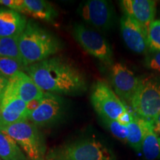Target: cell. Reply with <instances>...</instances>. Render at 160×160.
Instances as JSON below:
<instances>
[{
  "mask_svg": "<svg viewBox=\"0 0 160 160\" xmlns=\"http://www.w3.org/2000/svg\"><path fill=\"white\" fill-rule=\"evenodd\" d=\"M64 105V100L59 95L44 92L41 104L29 113L28 120L37 126L51 125L62 114Z\"/></svg>",
  "mask_w": 160,
  "mask_h": 160,
  "instance_id": "cell-9",
  "label": "cell"
},
{
  "mask_svg": "<svg viewBox=\"0 0 160 160\" xmlns=\"http://www.w3.org/2000/svg\"><path fill=\"white\" fill-rule=\"evenodd\" d=\"M0 4L20 13H23L25 8L24 0H0Z\"/></svg>",
  "mask_w": 160,
  "mask_h": 160,
  "instance_id": "cell-25",
  "label": "cell"
},
{
  "mask_svg": "<svg viewBox=\"0 0 160 160\" xmlns=\"http://www.w3.org/2000/svg\"><path fill=\"white\" fill-rule=\"evenodd\" d=\"M19 37H0V58H13L22 61L19 48Z\"/></svg>",
  "mask_w": 160,
  "mask_h": 160,
  "instance_id": "cell-20",
  "label": "cell"
},
{
  "mask_svg": "<svg viewBox=\"0 0 160 160\" xmlns=\"http://www.w3.org/2000/svg\"><path fill=\"white\" fill-rule=\"evenodd\" d=\"M25 71L45 93L74 95L86 90L82 72L73 64L59 57H51L26 67Z\"/></svg>",
  "mask_w": 160,
  "mask_h": 160,
  "instance_id": "cell-1",
  "label": "cell"
},
{
  "mask_svg": "<svg viewBox=\"0 0 160 160\" xmlns=\"http://www.w3.org/2000/svg\"><path fill=\"white\" fill-rule=\"evenodd\" d=\"M145 64L149 69L160 73V51L152 52L146 58Z\"/></svg>",
  "mask_w": 160,
  "mask_h": 160,
  "instance_id": "cell-24",
  "label": "cell"
},
{
  "mask_svg": "<svg viewBox=\"0 0 160 160\" xmlns=\"http://www.w3.org/2000/svg\"><path fill=\"white\" fill-rule=\"evenodd\" d=\"M48 158L49 160H113V155L99 141L87 139L51 151Z\"/></svg>",
  "mask_w": 160,
  "mask_h": 160,
  "instance_id": "cell-3",
  "label": "cell"
},
{
  "mask_svg": "<svg viewBox=\"0 0 160 160\" xmlns=\"http://www.w3.org/2000/svg\"><path fill=\"white\" fill-rule=\"evenodd\" d=\"M131 104L135 115L153 123L160 112V81L153 78L140 79Z\"/></svg>",
  "mask_w": 160,
  "mask_h": 160,
  "instance_id": "cell-5",
  "label": "cell"
},
{
  "mask_svg": "<svg viewBox=\"0 0 160 160\" xmlns=\"http://www.w3.org/2000/svg\"><path fill=\"white\" fill-rule=\"evenodd\" d=\"M24 14L32 16L36 19L52 22L57 17L58 13L48 2L44 0H24Z\"/></svg>",
  "mask_w": 160,
  "mask_h": 160,
  "instance_id": "cell-16",
  "label": "cell"
},
{
  "mask_svg": "<svg viewBox=\"0 0 160 160\" xmlns=\"http://www.w3.org/2000/svg\"><path fill=\"white\" fill-rule=\"evenodd\" d=\"M142 151L147 160H156L160 158V141L153 131L152 123L146 125Z\"/></svg>",
  "mask_w": 160,
  "mask_h": 160,
  "instance_id": "cell-19",
  "label": "cell"
},
{
  "mask_svg": "<svg viewBox=\"0 0 160 160\" xmlns=\"http://www.w3.org/2000/svg\"><path fill=\"white\" fill-rule=\"evenodd\" d=\"M132 119H133V113H131L128 111H127L124 113L122 115L120 116L117 122H119L122 125H128L132 121Z\"/></svg>",
  "mask_w": 160,
  "mask_h": 160,
  "instance_id": "cell-27",
  "label": "cell"
},
{
  "mask_svg": "<svg viewBox=\"0 0 160 160\" xmlns=\"http://www.w3.org/2000/svg\"><path fill=\"white\" fill-rule=\"evenodd\" d=\"M0 160H1V159H0Z\"/></svg>",
  "mask_w": 160,
  "mask_h": 160,
  "instance_id": "cell-30",
  "label": "cell"
},
{
  "mask_svg": "<svg viewBox=\"0 0 160 160\" xmlns=\"http://www.w3.org/2000/svg\"><path fill=\"white\" fill-rule=\"evenodd\" d=\"M0 157L3 160H28L13 138L0 131Z\"/></svg>",
  "mask_w": 160,
  "mask_h": 160,
  "instance_id": "cell-17",
  "label": "cell"
},
{
  "mask_svg": "<svg viewBox=\"0 0 160 160\" xmlns=\"http://www.w3.org/2000/svg\"><path fill=\"white\" fill-rule=\"evenodd\" d=\"M92 105L101 118L117 121L128 111L122 102L105 82L98 80L93 84L91 93Z\"/></svg>",
  "mask_w": 160,
  "mask_h": 160,
  "instance_id": "cell-6",
  "label": "cell"
},
{
  "mask_svg": "<svg viewBox=\"0 0 160 160\" xmlns=\"http://www.w3.org/2000/svg\"><path fill=\"white\" fill-rule=\"evenodd\" d=\"M77 13L88 24L100 31L111 29L115 22L113 6L105 0H89L81 3Z\"/></svg>",
  "mask_w": 160,
  "mask_h": 160,
  "instance_id": "cell-8",
  "label": "cell"
},
{
  "mask_svg": "<svg viewBox=\"0 0 160 160\" xmlns=\"http://www.w3.org/2000/svg\"><path fill=\"white\" fill-rule=\"evenodd\" d=\"M5 88L25 103L44 95V92L24 71L18 72L10 78Z\"/></svg>",
  "mask_w": 160,
  "mask_h": 160,
  "instance_id": "cell-14",
  "label": "cell"
},
{
  "mask_svg": "<svg viewBox=\"0 0 160 160\" xmlns=\"http://www.w3.org/2000/svg\"><path fill=\"white\" fill-rule=\"evenodd\" d=\"M19 48L25 67L51 58L61 49V43L50 32L32 21L19 37Z\"/></svg>",
  "mask_w": 160,
  "mask_h": 160,
  "instance_id": "cell-2",
  "label": "cell"
},
{
  "mask_svg": "<svg viewBox=\"0 0 160 160\" xmlns=\"http://www.w3.org/2000/svg\"><path fill=\"white\" fill-rule=\"evenodd\" d=\"M25 68L22 60L8 57L0 58V74L7 79Z\"/></svg>",
  "mask_w": 160,
  "mask_h": 160,
  "instance_id": "cell-21",
  "label": "cell"
},
{
  "mask_svg": "<svg viewBox=\"0 0 160 160\" xmlns=\"http://www.w3.org/2000/svg\"><path fill=\"white\" fill-rule=\"evenodd\" d=\"M148 42L152 52L160 51V19L153 20L148 28Z\"/></svg>",
  "mask_w": 160,
  "mask_h": 160,
  "instance_id": "cell-22",
  "label": "cell"
},
{
  "mask_svg": "<svg viewBox=\"0 0 160 160\" xmlns=\"http://www.w3.org/2000/svg\"><path fill=\"white\" fill-rule=\"evenodd\" d=\"M147 122L137 115L133 114V119L128 125V136L127 142L136 151L140 152L142 151V145L145 136Z\"/></svg>",
  "mask_w": 160,
  "mask_h": 160,
  "instance_id": "cell-18",
  "label": "cell"
},
{
  "mask_svg": "<svg viewBox=\"0 0 160 160\" xmlns=\"http://www.w3.org/2000/svg\"><path fill=\"white\" fill-rule=\"evenodd\" d=\"M72 35L85 51L102 62L113 64V51L108 42L101 34L81 24H77L72 30Z\"/></svg>",
  "mask_w": 160,
  "mask_h": 160,
  "instance_id": "cell-7",
  "label": "cell"
},
{
  "mask_svg": "<svg viewBox=\"0 0 160 160\" xmlns=\"http://www.w3.org/2000/svg\"><path fill=\"white\" fill-rule=\"evenodd\" d=\"M8 79H7L3 76L0 74V93L5 90L8 85Z\"/></svg>",
  "mask_w": 160,
  "mask_h": 160,
  "instance_id": "cell-29",
  "label": "cell"
},
{
  "mask_svg": "<svg viewBox=\"0 0 160 160\" xmlns=\"http://www.w3.org/2000/svg\"><path fill=\"white\" fill-rule=\"evenodd\" d=\"M42 97H40L38 98V99L32 100V101L26 103V108H27V111L28 112V114L31 113V112L35 111V110L39 107V105L42 102Z\"/></svg>",
  "mask_w": 160,
  "mask_h": 160,
  "instance_id": "cell-26",
  "label": "cell"
},
{
  "mask_svg": "<svg viewBox=\"0 0 160 160\" xmlns=\"http://www.w3.org/2000/svg\"><path fill=\"white\" fill-rule=\"evenodd\" d=\"M120 29L125 45L132 51L146 53L148 50V31L129 16L124 14L120 19Z\"/></svg>",
  "mask_w": 160,
  "mask_h": 160,
  "instance_id": "cell-11",
  "label": "cell"
},
{
  "mask_svg": "<svg viewBox=\"0 0 160 160\" xmlns=\"http://www.w3.org/2000/svg\"><path fill=\"white\" fill-rule=\"evenodd\" d=\"M0 131L13 138L30 159L43 160L45 145L37 126L34 124L27 120L0 126Z\"/></svg>",
  "mask_w": 160,
  "mask_h": 160,
  "instance_id": "cell-4",
  "label": "cell"
},
{
  "mask_svg": "<svg viewBox=\"0 0 160 160\" xmlns=\"http://www.w3.org/2000/svg\"><path fill=\"white\" fill-rule=\"evenodd\" d=\"M152 128H153V133H155L160 141V112L152 123Z\"/></svg>",
  "mask_w": 160,
  "mask_h": 160,
  "instance_id": "cell-28",
  "label": "cell"
},
{
  "mask_svg": "<svg viewBox=\"0 0 160 160\" xmlns=\"http://www.w3.org/2000/svg\"><path fill=\"white\" fill-rule=\"evenodd\" d=\"M124 14L131 17L148 31L154 19L157 3L153 0H123L120 2Z\"/></svg>",
  "mask_w": 160,
  "mask_h": 160,
  "instance_id": "cell-13",
  "label": "cell"
},
{
  "mask_svg": "<svg viewBox=\"0 0 160 160\" xmlns=\"http://www.w3.org/2000/svg\"><path fill=\"white\" fill-rule=\"evenodd\" d=\"M102 119L105 124L107 128L117 139L124 142H127L128 136V128L127 125H122L116 120L105 119V118H102Z\"/></svg>",
  "mask_w": 160,
  "mask_h": 160,
  "instance_id": "cell-23",
  "label": "cell"
},
{
  "mask_svg": "<svg viewBox=\"0 0 160 160\" xmlns=\"http://www.w3.org/2000/svg\"><path fill=\"white\" fill-rule=\"evenodd\" d=\"M28 117L25 102L5 88L0 93V126L27 121Z\"/></svg>",
  "mask_w": 160,
  "mask_h": 160,
  "instance_id": "cell-12",
  "label": "cell"
},
{
  "mask_svg": "<svg viewBox=\"0 0 160 160\" xmlns=\"http://www.w3.org/2000/svg\"><path fill=\"white\" fill-rule=\"evenodd\" d=\"M111 83L118 97L127 102H131L139 87L140 79L123 63L112 65Z\"/></svg>",
  "mask_w": 160,
  "mask_h": 160,
  "instance_id": "cell-10",
  "label": "cell"
},
{
  "mask_svg": "<svg viewBox=\"0 0 160 160\" xmlns=\"http://www.w3.org/2000/svg\"><path fill=\"white\" fill-rule=\"evenodd\" d=\"M27 23L26 17L19 12L0 8V37H19Z\"/></svg>",
  "mask_w": 160,
  "mask_h": 160,
  "instance_id": "cell-15",
  "label": "cell"
}]
</instances>
